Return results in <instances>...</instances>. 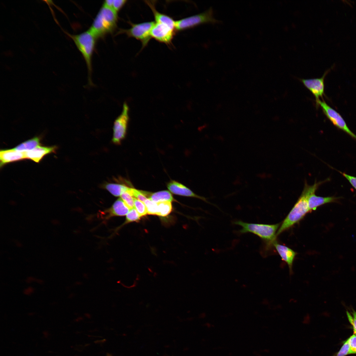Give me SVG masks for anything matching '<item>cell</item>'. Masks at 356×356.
<instances>
[{"label": "cell", "instance_id": "3", "mask_svg": "<svg viewBox=\"0 0 356 356\" xmlns=\"http://www.w3.org/2000/svg\"><path fill=\"white\" fill-rule=\"evenodd\" d=\"M308 16L336 28L351 41L356 36V0H318Z\"/></svg>", "mask_w": 356, "mask_h": 356}, {"label": "cell", "instance_id": "2", "mask_svg": "<svg viewBox=\"0 0 356 356\" xmlns=\"http://www.w3.org/2000/svg\"><path fill=\"white\" fill-rule=\"evenodd\" d=\"M254 179L264 215V254L280 259L274 241L276 177L290 117L266 90L229 104L205 102Z\"/></svg>", "mask_w": 356, "mask_h": 356}, {"label": "cell", "instance_id": "4", "mask_svg": "<svg viewBox=\"0 0 356 356\" xmlns=\"http://www.w3.org/2000/svg\"><path fill=\"white\" fill-rule=\"evenodd\" d=\"M348 356H356V348L355 350L353 351V353H350Z\"/></svg>", "mask_w": 356, "mask_h": 356}, {"label": "cell", "instance_id": "5", "mask_svg": "<svg viewBox=\"0 0 356 356\" xmlns=\"http://www.w3.org/2000/svg\"><path fill=\"white\" fill-rule=\"evenodd\" d=\"M353 102H356V95L355 96V98H353Z\"/></svg>", "mask_w": 356, "mask_h": 356}, {"label": "cell", "instance_id": "1", "mask_svg": "<svg viewBox=\"0 0 356 356\" xmlns=\"http://www.w3.org/2000/svg\"><path fill=\"white\" fill-rule=\"evenodd\" d=\"M353 63V41L308 16L264 90L291 118L339 97L350 83Z\"/></svg>", "mask_w": 356, "mask_h": 356}]
</instances>
